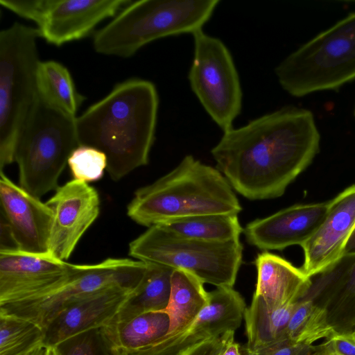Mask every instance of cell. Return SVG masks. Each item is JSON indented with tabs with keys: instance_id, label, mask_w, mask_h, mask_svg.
Instances as JSON below:
<instances>
[{
	"instance_id": "1",
	"label": "cell",
	"mask_w": 355,
	"mask_h": 355,
	"mask_svg": "<svg viewBox=\"0 0 355 355\" xmlns=\"http://www.w3.org/2000/svg\"><path fill=\"white\" fill-rule=\"evenodd\" d=\"M311 111L284 107L225 132L211 150L216 168L251 200L282 196L320 150Z\"/></svg>"
},
{
	"instance_id": "2",
	"label": "cell",
	"mask_w": 355,
	"mask_h": 355,
	"mask_svg": "<svg viewBox=\"0 0 355 355\" xmlns=\"http://www.w3.org/2000/svg\"><path fill=\"white\" fill-rule=\"evenodd\" d=\"M158 107L159 96L153 83L138 78L119 83L76 117L78 146L104 153L107 171L118 181L148 164Z\"/></svg>"
},
{
	"instance_id": "3",
	"label": "cell",
	"mask_w": 355,
	"mask_h": 355,
	"mask_svg": "<svg viewBox=\"0 0 355 355\" xmlns=\"http://www.w3.org/2000/svg\"><path fill=\"white\" fill-rule=\"evenodd\" d=\"M241 210L221 172L189 155L171 171L138 189L127 214L137 224L150 227L200 215H238Z\"/></svg>"
},
{
	"instance_id": "4",
	"label": "cell",
	"mask_w": 355,
	"mask_h": 355,
	"mask_svg": "<svg viewBox=\"0 0 355 355\" xmlns=\"http://www.w3.org/2000/svg\"><path fill=\"white\" fill-rule=\"evenodd\" d=\"M218 0H139L123 8L93 35L94 51L128 58L161 38L202 29Z\"/></svg>"
},
{
	"instance_id": "5",
	"label": "cell",
	"mask_w": 355,
	"mask_h": 355,
	"mask_svg": "<svg viewBox=\"0 0 355 355\" xmlns=\"http://www.w3.org/2000/svg\"><path fill=\"white\" fill-rule=\"evenodd\" d=\"M36 28L15 22L0 32V171L14 161L20 132L38 96Z\"/></svg>"
},
{
	"instance_id": "6",
	"label": "cell",
	"mask_w": 355,
	"mask_h": 355,
	"mask_svg": "<svg viewBox=\"0 0 355 355\" xmlns=\"http://www.w3.org/2000/svg\"><path fill=\"white\" fill-rule=\"evenodd\" d=\"M282 89L295 97L338 90L355 79V12L320 33L275 69Z\"/></svg>"
},
{
	"instance_id": "7",
	"label": "cell",
	"mask_w": 355,
	"mask_h": 355,
	"mask_svg": "<svg viewBox=\"0 0 355 355\" xmlns=\"http://www.w3.org/2000/svg\"><path fill=\"white\" fill-rule=\"evenodd\" d=\"M75 119L38 95L20 132L14 155L19 186L38 198L59 187V177L78 146Z\"/></svg>"
},
{
	"instance_id": "8",
	"label": "cell",
	"mask_w": 355,
	"mask_h": 355,
	"mask_svg": "<svg viewBox=\"0 0 355 355\" xmlns=\"http://www.w3.org/2000/svg\"><path fill=\"white\" fill-rule=\"evenodd\" d=\"M129 255L144 263L187 271L204 284L233 287L242 263L243 245L239 239L206 241L154 225L131 241Z\"/></svg>"
},
{
	"instance_id": "9",
	"label": "cell",
	"mask_w": 355,
	"mask_h": 355,
	"mask_svg": "<svg viewBox=\"0 0 355 355\" xmlns=\"http://www.w3.org/2000/svg\"><path fill=\"white\" fill-rule=\"evenodd\" d=\"M148 264L126 258H108L95 264H76L62 284L40 295L0 306V313L19 317L39 325H47L69 300L113 286L136 288Z\"/></svg>"
},
{
	"instance_id": "10",
	"label": "cell",
	"mask_w": 355,
	"mask_h": 355,
	"mask_svg": "<svg viewBox=\"0 0 355 355\" xmlns=\"http://www.w3.org/2000/svg\"><path fill=\"white\" fill-rule=\"evenodd\" d=\"M194 53L188 79L201 105L225 132L233 128L242 108L243 93L232 56L218 38L202 29L192 34Z\"/></svg>"
},
{
	"instance_id": "11",
	"label": "cell",
	"mask_w": 355,
	"mask_h": 355,
	"mask_svg": "<svg viewBox=\"0 0 355 355\" xmlns=\"http://www.w3.org/2000/svg\"><path fill=\"white\" fill-rule=\"evenodd\" d=\"M131 0H0V4L36 24L40 37L60 46L84 39Z\"/></svg>"
},
{
	"instance_id": "12",
	"label": "cell",
	"mask_w": 355,
	"mask_h": 355,
	"mask_svg": "<svg viewBox=\"0 0 355 355\" xmlns=\"http://www.w3.org/2000/svg\"><path fill=\"white\" fill-rule=\"evenodd\" d=\"M75 266L49 253L0 250V306L51 291L65 282Z\"/></svg>"
},
{
	"instance_id": "13",
	"label": "cell",
	"mask_w": 355,
	"mask_h": 355,
	"mask_svg": "<svg viewBox=\"0 0 355 355\" xmlns=\"http://www.w3.org/2000/svg\"><path fill=\"white\" fill-rule=\"evenodd\" d=\"M209 297L207 305L188 325L166 334L141 355H179L199 343L235 331L246 309L241 294L232 287H216Z\"/></svg>"
},
{
	"instance_id": "14",
	"label": "cell",
	"mask_w": 355,
	"mask_h": 355,
	"mask_svg": "<svg viewBox=\"0 0 355 355\" xmlns=\"http://www.w3.org/2000/svg\"><path fill=\"white\" fill-rule=\"evenodd\" d=\"M46 203L53 212L49 253L66 261L98 216L99 195L88 183L73 179L59 187Z\"/></svg>"
},
{
	"instance_id": "15",
	"label": "cell",
	"mask_w": 355,
	"mask_h": 355,
	"mask_svg": "<svg viewBox=\"0 0 355 355\" xmlns=\"http://www.w3.org/2000/svg\"><path fill=\"white\" fill-rule=\"evenodd\" d=\"M135 289L113 286L69 300L46 327L44 344L55 347L76 334L106 326Z\"/></svg>"
},
{
	"instance_id": "16",
	"label": "cell",
	"mask_w": 355,
	"mask_h": 355,
	"mask_svg": "<svg viewBox=\"0 0 355 355\" xmlns=\"http://www.w3.org/2000/svg\"><path fill=\"white\" fill-rule=\"evenodd\" d=\"M331 200L295 205L248 223L243 229L247 242L261 250H282L302 246L324 220Z\"/></svg>"
},
{
	"instance_id": "17",
	"label": "cell",
	"mask_w": 355,
	"mask_h": 355,
	"mask_svg": "<svg viewBox=\"0 0 355 355\" xmlns=\"http://www.w3.org/2000/svg\"><path fill=\"white\" fill-rule=\"evenodd\" d=\"M355 227V184L331 200L329 211L313 235L301 247L304 263L300 268L312 278L327 270L343 255L346 243Z\"/></svg>"
},
{
	"instance_id": "18",
	"label": "cell",
	"mask_w": 355,
	"mask_h": 355,
	"mask_svg": "<svg viewBox=\"0 0 355 355\" xmlns=\"http://www.w3.org/2000/svg\"><path fill=\"white\" fill-rule=\"evenodd\" d=\"M1 213L10 225L21 250L49 253L53 220L51 208L40 198L15 184L0 171Z\"/></svg>"
},
{
	"instance_id": "19",
	"label": "cell",
	"mask_w": 355,
	"mask_h": 355,
	"mask_svg": "<svg viewBox=\"0 0 355 355\" xmlns=\"http://www.w3.org/2000/svg\"><path fill=\"white\" fill-rule=\"evenodd\" d=\"M302 297L323 308L329 324L338 333L355 330V254L343 255L333 266L311 278Z\"/></svg>"
},
{
	"instance_id": "20",
	"label": "cell",
	"mask_w": 355,
	"mask_h": 355,
	"mask_svg": "<svg viewBox=\"0 0 355 355\" xmlns=\"http://www.w3.org/2000/svg\"><path fill=\"white\" fill-rule=\"evenodd\" d=\"M254 263L257 278L254 295L271 309L299 301L311 286V279L301 268L277 254L261 252Z\"/></svg>"
},
{
	"instance_id": "21",
	"label": "cell",
	"mask_w": 355,
	"mask_h": 355,
	"mask_svg": "<svg viewBox=\"0 0 355 355\" xmlns=\"http://www.w3.org/2000/svg\"><path fill=\"white\" fill-rule=\"evenodd\" d=\"M170 318L163 311L112 321L101 328L114 355H141L169 331Z\"/></svg>"
},
{
	"instance_id": "22",
	"label": "cell",
	"mask_w": 355,
	"mask_h": 355,
	"mask_svg": "<svg viewBox=\"0 0 355 355\" xmlns=\"http://www.w3.org/2000/svg\"><path fill=\"white\" fill-rule=\"evenodd\" d=\"M147 264L146 272L139 284L112 321L126 320L146 312L163 311L168 306L173 269L159 264Z\"/></svg>"
},
{
	"instance_id": "23",
	"label": "cell",
	"mask_w": 355,
	"mask_h": 355,
	"mask_svg": "<svg viewBox=\"0 0 355 355\" xmlns=\"http://www.w3.org/2000/svg\"><path fill=\"white\" fill-rule=\"evenodd\" d=\"M297 302L271 309L254 295L243 315L248 340L245 349L259 348L286 338V329Z\"/></svg>"
},
{
	"instance_id": "24",
	"label": "cell",
	"mask_w": 355,
	"mask_h": 355,
	"mask_svg": "<svg viewBox=\"0 0 355 355\" xmlns=\"http://www.w3.org/2000/svg\"><path fill=\"white\" fill-rule=\"evenodd\" d=\"M209 300V292L205 291L200 279L187 271L173 270L170 300L164 310L170 318L167 334L180 331L188 325L207 305Z\"/></svg>"
},
{
	"instance_id": "25",
	"label": "cell",
	"mask_w": 355,
	"mask_h": 355,
	"mask_svg": "<svg viewBox=\"0 0 355 355\" xmlns=\"http://www.w3.org/2000/svg\"><path fill=\"white\" fill-rule=\"evenodd\" d=\"M37 92L50 106L72 117L85 100L75 86L68 69L54 61H41L37 72Z\"/></svg>"
},
{
	"instance_id": "26",
	"label": "cell",
	"mask_w": 355,
	"mask_h": 355,
	"mask_svg": "<svg viewBox=\"0 0 355 355\" xmlns=\"http://www.w3.org/2000/svg\"><path fill=\"white\" fill-rule=\"evenodd\" d=\"M159 225L184 237L211 242L239 240L243 232L236 214L200 215Z\"/></svg>"
},
{
	"instance_id": "27",
	"label": "cell",
	"mask_w": 355,
	"mask_h": 355,
	"mask_svg": "<svg viewBox=\"0 0 355 355\" xmlns=\"http://www.w3.org/2000/svg\"><path fill=\"white\" fill-rule=\"evenodd\" d=\"M336 331L329 324L326 311L312 300L297 301L286 329V337L300 344L312 345Z\"/></svg>"
},
{
	"instance_id": "28",
	"label": "cell",
	"mask_w": 355,
	"mask_h": 355,
	"mask_svg": "<svg viewBox=\"0 0 355 355\" xmlns=\"http://www.w3.org/2000/svg\"><path fill=\"white\" fill-rule=\"evenodd\" d=\"M44 331L37 324L0 313V355H28L44 345Z\"/></svg>"
},
{
	"instance_id": "29",
	"label": "cell",
	"mask_w": 355,
	"mask_h": 355,
	"mask_svg": "<svg viewBox=\"0 0 355 355\" xmlns=\"http://www.w3.org/2000/svg\"><path fill=\"white\" fill-rule=\"evenodd\" d=\"M68 165L74 180L88 183L103 177L107 159L104 153L95 148L79 146L71 153Z\"/></svg>"
},
{
	"instance_id": "30",
	"label": "cell",
	"mask_w": 355,
	"mask_h": 355,
	"mask_svg": "<svg viewBox=\"0 0 355 355\" xmlns=\"http://www.w3.org/2000/svg\"><path fill=\"white\" fill-rule=\"evenodd\" d=\"M55 347L60 355H114L101 328L76 334Z\"/></svg>"
},
{
	"instance_id": "31",
	"label": "cell",
	"mask_w": 355,
	"mask_h": 355,
	"mask_svg": "<svg viewBox=\"0 0 355 355\" xmlns=\"http://www.w3.org/2000/svg\"><path fill=\"white\" fill-rule=\"evenodd\" d=\"M313 345L296 343L286 338L269 345L243 349L244 355H309Z\"/></svg>"
},
{
	"instance_id": "32",
	"label": "cell",
	"mask_w": 355,
	"mask_h": 355,
	"mask_svg": "<svg viewBox=\"0 0 355 355\" xmlns=\"http://www.w3.org/2000/svg\"><path fill=\"white\" fill-rule=\"evenodd\" d=\"M330 355H355V335L352 333H334L322 343Z\"/></svg>"
},
{
	"instance_id": "33",
	"label": "cell",
	"mask_w": 355,
	"mask_h": 355,
	"mask_svg": "<svg viewBox=\"0 0 355 355\" xmlns=\"http://www.w3.org/2000/svg\"><path fill=\"white\" fill-rule=\"evenodd\" d=\"M225 338V333L222 336L206 340L191 347L179 355H217Z\"/></svg>"
},
{
	"instance_id": "34",
	"label": "cell",
	"mask_w": 355,
	"mask_h": 355,
	"mask_svg": "<svg viewBox=\"0 0 355 355\" xmlns=\"http://www.w3.org/2000/svg\"><path fill=\"white\" fill-rule=\"evenodd\" d=\"M0 250L20 249L10 225L2 213L0 216Z\"/></svg>"
},
{
	"instance_id": "35",
	"label": "cell",
	"mask_w": 355,
	"mask_h": 355,
	"mask_svg": "<svg viewBox=\"0 0 355 355\" xmlns=\"http://www.w3.org/2000/svg\"><path fill=\"white\" fill-rule=\"evenodd\" d=\"M234 331L225 333L224 343L217 355H242L240 345L234 340Z\"/></svg>"
},
{
	"instance_id": "36",
	"label": "cell",
	"mask_w": 355,
	"mask_h": 355,
	"mask_svg": "<svg viewBox=\"0 0 355 355\" xmlns=\"http://www.w3.org/2000/svg\"><path fill=\"white\" fill-rule=\"evenodd\" d=\"M28 355H60L56 347L42 345Z\"/></svg>"
},
{
	"instance_id": "37",
	"label": "cell",
	"mask_w": 355,
	"mask_h": 355,
	"mask_svg": "<svg viewBox=\"0 0 355 355\" xmlns=\"http://www.w3.org/2000/svg\"><path fill=\"white\" fill-rule=\"evenodd\" d=\"M355 254V227L352 230L344 248L343 255Z\"/></svg>"
},
{
	"instance_id": "38",
	"label": "cell",
	"mask_w": 355,
	"mask_h": 355,
	"mask_svg": "<svg viewBox=\"0 0 355 355\" xmlns=\"http://www.w3.org/2000/svg\"><path fill=\"white\" fill-rule=\"evenodd\" d=\"M309 355H330L324 348L322 343L318 345H313Z\"/></svg>"
},
{
	"instance_id": "39",
	"label": "cell",
	"mask_w": 355,
	"mask_h": 355,
	"mask_svg": "<svg viewBox=\"0 0 355 355\" xmlns=\"http://www.w3.org/2000/svg\"><path fill=\"white\" fill-rule=\"evenodd\" d=\"M353 333H354V335H355V330L353 331Z\"/></svg>"
}]
</instances>
